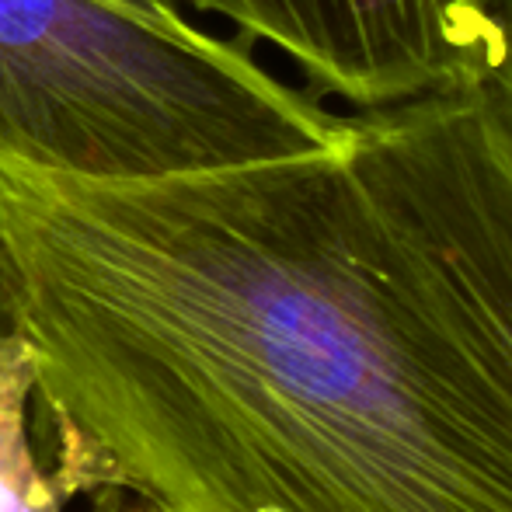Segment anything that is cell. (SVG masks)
I'll use <instances>...</instances> for the list:
<instances>
[{"mask_svg": "<svg viewBox=\"0 0 512 512\" xmlns=\"http://www.w3.org/2000/svg\"><path fill=\"white\" fill-rule=\"evenodd\" d=\"M352 115L279 81L244 35L115 0H0V161L126 182L300 157Z\"/></svg>", "mask_w": 512, "mask_h": 512, "instance_id": "obj_2", "label": "cell"}, {"mask_svg": "<svg viewBox=\"0 0 512 512\" xmlns=\"http://www.w3.org/2000/svg\"><path fill=\"white\" fill-rule=\"evenodd\" d=\"M0 293L63 499L512 512V370L352 133L164 178L0 161Z\"/></svg>", "mask_w": 512, "mask_h": 512, "instance_id": "obj_1", "label": "cell"}, {"mask_svg": "<svg viewBox=\"0 0 512 512\" xmlns=\"http://www.w3.org/2000/svg\"><path fill=\"white\" fill-rule=\"evenodd\" d=\"M492 25H495V42H492L488 74L512 98V0H492Z\"/></svg>", "mask_w": 512, "mask_h": 512, "instance_id": "obj_6", "label": "cell"}, {"mask_svg": "<svg viewBox=\"0 0 512 512\" xmlns=\"http://www.w3.org/2000/svg\"><path fill=\"white\" fill-rule=\"evenodd\" d=\"M356 143L512 370V98L492 74L356 115Z\"/></svg>", "mask_w": 512, "mask_h": 512, "instance_id": "obj_3", "label": "cell"}, {"mask_svg": "<svg viewBox=\"0 0 512 512\" xmlns=\"http://www.w3.org/2000/svg\"><path fill=\"white\" fill-rule=\"evenodd\" d=\"M35 443V373L18 331H0V512H63Z\"/></svg>", "mask_w": 512, "mask_h": 512, "instance_id": "obj_5", "label": "cell"}, {"mask_svg": "<svg viewBox=\"0 0 512 512\" xmlns=\"http://www.w3.org/2000/svg\"><path fill=\"white\" fill-rule=\"evenodd\" d=\"M115 4H126L140 14H150V18L161 21H189L182 11V0H115Z\"/></svg>", "mask_w": 512, "mask_h": 512, "instance_id": "obj_7", "label": "cell"}, {"mask_svg": "<svg viewBox=\"0 0 512 512\" xmlns=\"http://www.w3.org/2000/svg\"><path fill=\"white\" fill-rule=\"evenodd\" d=\"M279 49L359 112L464 88L492 63V0H182Z\"/></svg>", "mask_w": 512, "mask_h": 512, "instance_id": "obj_4", "label": "cell"}, {"mask_svg": "<svg viewBox=\"0 0 512 512\" xmlns=\"http://www.w3.org/2000/svg\"><path fill=\"white\" fill-rule=\"evenodd\" d=\"M91 512H150V509L122 492H98L91 495Z\"/></svg>", "mask_w": 512, "mask_h": 512, "instance_id": "obj_8", "label": "cell"}]
</instances>
